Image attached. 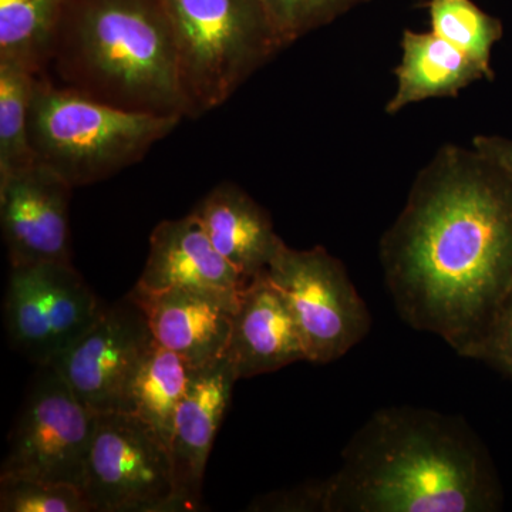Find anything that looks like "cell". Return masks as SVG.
<instances>
[{
	"mask_svg": "<svg viewBox=\"0 0 512 512\" xmlns=\"http://www.w3.org/2000/svg\"><path fill=\"white\" fill-rule=\"evenodd\" d=\"M394 308L474 359L512 289V180L476 148L447 144L416 175L380 241Z\"/></svg>",
	"mask_w": 512,
	"mask_h": 512,
	"instance_id": "obj_1",
	"label": "cell"
},
{
	"mask_svg": "<svg viewBox=\"0 0 512 512\" xmlns=\"http://www.w3.org/2000/svg\"><path fill=\"white\" fill-rule=\"evenodd\" d=\"M501 503L487 450L460 417L377 410L325 480V512H490Z\"/></svg>",
	"mask_w": 512,
	"mask_h": 512,
	"instance_id": "obj_2",
	"label": "cell"
},
{
	"mask_svg": "<svg viewBox=\"0 0 512 512\" xmlns=\"http://www.w3.org/2000/svg\"><path fill=\"white\" fill-rule=\"evenodd\" d=\"M70 87L123 109L188 117L158 0H67L55 52Z\"/></svg>",
	"mask_w": 512,
	"mask_h": 512,
	"instance_id": "obj_3",
	"label": "cell"
},
{
	"mask_svg": "<svg viewBox=\"0 0 512 512\" xmlns=\"http://www.w3.org/2000/svg\"><path fill=\"white\" fill-rule=\"evenodd\" d=\"M180 121L113 106L37 74L30 99V146L37 163L70 187H84L136 164Z\"/></svg>",
	"mask_w": 512,
	"mask_h": 512,
	"instance_id": "obj_4",
	"label": "cell"
},
{
	"mask_svg": "<svg viewBox=\"0 0 512 512\" xmlns=\"http://www.w3.org/2000/svg\"><path fill=\"white\" fill-rule=\"evenodd\" d=\"M177 55L188 117L222 106L285 49L261 0H158Z\"/></svg>",
	"mask_w": 512,
	"mask_h": 512,
	"instance_id": "obj_5",
	"label": "cell"
},
{
	"mask_svg": "<svg viewBox=\"0 0 512 512\" xmlns=\"http://www.w3.org/2000/svg\"><path fill=\"white\" fill-rule=\"evenodd\" d=\"M82 491L92 512L180 511L170 448L130 413L97 414Z\"/></svg>",
	"mask_w": 512,
	"mask_h": 512,
	"instance_id": "obj_6",
	"label": "cell"
},
{
	"mask_svg": "<svg viewBox=\"0 0 512 512\" xmlns=\"http://www.w3.org/2000/svg\"><path fill=\"white\" fill-rule=\"evenodd\" d=\"M268 278L284 293L301 333L306 362H335L369 335L372 316L345 265L323 247L282 245Z\"/></svg>",
	"mask_w": 512,
	"mask_h": 512,
	"instance_id": "obj_7",
	"label": "cell"
},
{
	"mask_svg": "<svg viewBox=\"0 0 512 512\" xmlns=\"http://www.w3.org/2000/svg\"><path fill=\"white\" fill-rule=\"evenodd\" d=\"M15 426L0 478L19 477L82 488L97 414L50 365L39 366Z\"/></svg>",
	"mask_w": 512,
	"mask_h": 512,
	"instance_id": "obj_8",
	"label": "cell"
},
{
	"mask_svg": "<svg viewBox=\"0 0 512 512\" xmlns=\"http://www.w3.org/2000/svg\"><path fill=\"white\" fill-rule=\"evenodd\" d=\"M106 306L72 262L10 266L5 329L10 346L37 366L50 365Z\"/></svg>",
	"mask_w": 512,
	"mask_h": 512,
	"instance_id": "obj_9",
	"label": "cell"
},
{
	"mask_svg": "<svg viewBox=\"0 0 512 512\" xmlns=\"http://www.w3.org/2000/svg\"><path fill=\"white\" fill-rule=\"evenodd\" d=\"M154 343L146 313L126 295L106 306L50 366L92 412H121L131 380Z\"/></svg>",
	"mask_w": 512,
	"mask_h": 512,
	"instance_id": "obj_10",
	"label": "cell"
},
{
	"mask_svg": "<svg viewBox=\"0 0 512 512\" xmlns=\"http://www.w3.org/2000/svg\"><path fill=\"white\" fill-rule=\"evenodd\" d=\"M72 190L37 161L0 184L2 234L10 266L70 262Z\"/></svg>",
	"mask_w": 512,
	"mask_h": 512,
	"instance_id": "obj_11",
	"label": "cell"
},
{
	"mask_svg": "<svg viewBox=\"0 0 512 512\" xmlns=\"http://www.w3.org/2000/svg\"><path fill=\"white\" fill-rule=\"evenodd\" d=\"M137 284L202 293L235 313L249 281L215 249L201 222L190 214L154 228Z\"/></svg>",
	"mask_w": 512,
	"mask_h": 512,
	"instance_id": "obj_12",
	"label": "cell"
},
{
	"mask_svg": "<svg viewBox=\"0 0 512 512\" xmlns=\"http://www.w3.org/2000/svg\"><path fill=\"white\" fill-rule=\"evenodd\" d=\"M238 380L227 356L192 372L175 413L170 440L180 511L195 510L200 505L208 457Z\"/></svg>",
	"mask_w": 512,
	"mask_h": 512,
	"instance_id": "obj_13",
	"label": "cell"
},
{
	"mask_svg": "<svg viewBox=\"0 0 512 512\" xmlns=\"http://www.w3.org/2000/svg\"><path fill=\"white\" fill-rule=\"evenodd\" d=\"M225 356L238 379H249L306 360L295 316L266 272L242 292L232 315L231 336Z\"/></svg>",
	"mask_w": 512,
	"mask_h": 512,
	"instance_id": "obj_14",
	"label": "cell"
},
{
	"mask_svg": "<svg viewBox=\"0 0 512 512\" xmlns=\"http://www.w3.org/2000/svg\"><path fill=\"white\" fill-rule=\"evenodd\" d=\"M127 295L146 313L158 345L183 357L192 369L225 357L234 312L210 296L184 288L148 289L140 284Z\"/></svg>",
	"mask_w": 512,
	"mask_h": 512,
	"instance_id": "obj_15",
	"label": "cell"
},
{
	"mask_svg": "<svg viewBox=\"0 0 512 512\" xmlns=\"http://www.w3.org/2000/svg\"><path fill=\"white\" fill-rule=\"evenodd\" d=\"M191 214L215 249L249 282L268 271L285 244L268 211L232 183L212 188Z\"/></svg>",
	"mask_w": 512,
	"mask_h": 512,
	"instance_id": "obj_16",
	"label": "cell"
},
{
	"mask_svg": "<svg viewBox=\"0 0 512 512\" xmlns=\"http://www.w3.org/2000/svg\"><path fill=\"white\" fill-rule=\"evenodd\" d=\"M397 86L387 101L390 116L412 104L456 97L474 82L493 76L476 60L431 32L404 30L402 59L394 70Z\"/></svg>",
	"mask_w": 512,
	"mask_h": 512,
	"instance_id": "obj_17",
	"label": "cell"
},
{
	"mask_svg": "<svg viewBox=\"0 0 512 512\" xmlns=\"http://www.w3.org/2000/svg\"><path fill=\"white\" fill-rule=\"evenodd\" d=\"M192 372L183 357L154 343L131 380L121 412L146 421L170 448L175 413Z\"/></svg>",
	"mask_w": 512,
	"mask_h": 512,
	"instance_id": "obj_18",
	"label": "cell"
},
{
	"mask_svg": "<svg viewBox=\"0 0 512 512\" xmlns=\"http://www.w3.org/2000/svg\"><path fill=\"white\" fill-rule=\"evenodd\" d=\"M67 0H0V60L40 74L53 56Z\"/></svg>",
	"mask_w": 512,
	"mask_h": 512,
	"instance_id": "obj_19",
	"label": "cell"
},
{
	"mask_svg": "<svg viewBox=\"0 0 512 512\" xmlns=\"http://www.w3.org/2000/svg\"><path fill=\"white\" fill-rule=\"evenodd\" d=\"M36 76L20 64L0 60V184L36 163L29 137Z\"/></svg>",
	"mask_w": 512,
	"mask_h": 512,
	"instance_id": "obj_20",
	"label": "cell"
},
{
	"mask_svg": "<svg viewBox=\"0 0 512 512\" xmlns=\"http://www.w3.org/2000/svg\"><path fill=\"white\" fill-rule=\"evenodd\" d=\"M427 8L431 32L493 73L491 52L503 36L500 20L478 8L473 0H429Z\"/></svg>",
	"mask_w": 512,
	"mask_h": 512,
	"instance_id": "obj_21",
	"label": "cell"
},
{
	"mask_svg": "<svg viewBox=\"0 0 512 512\" xmlns=\"http://www.w3.org/2000/svg\"><path fill=\"white\" fill-rule=\"evenodd\" d=\"M2 512H92L82 488L32 478H0Z\"/></svg>",
	"mask_w": 512,
	"mask_h": 512,
	"instance_id": "obj_22",
	"label": "cell"
},
{
	"mask_svg": "<svg viewBox=\"0 0 512 512\" xmlns=\"http://www.w3.org/2000/svg\"><path fill=\"white\" fill-rule=\"evenodd\" d=\"M285 47L372 0H261Z\"/></svg>",
	"mask_w": 512,
	"mask_h": 512,
	"instance_id": "obj_23",
	"label": "cell"
},
{
	"mask_svg": "<svg viewBox=\"0 0 512 512\" xmlns=\"http://www.w3.org/2000/svg\"><path fill=\"white\" fill-rule=\"evenodd\" d=\"M474 360L488 363L512 379V289L498 309Z\"/></svg>",
	"mask_w": 512,
	"mask_h": 512,
	"instance_id": "obj_24",
	"label": "cell"
},
{
	"mask_svg": "<svg viewBox=\"0 0 512 512\" xmlns=\"http://www.w3.org/2000/svg\"><path fill=\"white\" fill-rule=\"evenodd\" d=\"M248 511L325 512V480L256 497Z\"/></svg>",
	"mask_w": 512,
	"mask_h": 512,
	"instance_id": "obj_25",
	"label": "cell"
},
{
	"mask_svg": "<svg viewBox=\"0 0 512 512\" xmlns=\"http://www.w3.org/2000/svg\"><path fill=\"white\" fill-rule=\"evenodd\" d=\"M471 146L497 164L512 180V140L497 136H477Z\"/></svg>",
	"mask_w": 512,
	"mask_h": 512,
	"instance_id": "obj_26",
	"label": "cell"
}]
</instances>
